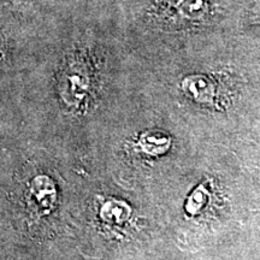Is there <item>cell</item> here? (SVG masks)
<instances>
[{
    "label": "cell",
    "mask_w": 260,
    "mask_h": 260,
    "mask_svg": "<svg viewBox=\"0 0 260 260\" xmlns=\"http://www.w3.org/2000/svg\"><path fill=\"white\" fill-rule=\"evenodd\" d=\"M171 140L168 135L161 133H145L140 136V145L146 153L149 154H161L170 147Z\"/></svg>",
    "instance_id": "cell-2"
},
{
    "label": "cell",
    "mask_w": 260,
    "mask_h": 260,
    "mask_svg": "<svg viewBox=\"0 0 260 260\" xmlns=\"http://www.w3.org/2000/svg\"><path fill=\"white\" fill-rule=\"evenodd\" d=\"M50 193H54V187L53 184H52V182L50 180H47L46 187L44 188V194H50ZM37 194L41 195L42 191H38ZM54 199H56V195H50L48 198L44 197V200H42V197H38V201L41 204L40 206H51L52 201L54 203Z\"/></svg>",
    "instance_id": "cell-4"
},
{
    "label": "cell",
    "mask_w": 260,
    "mask_h": 260,
    "mask_svg": "<svg viewBox=\"0 0 260 260\" xmlns=\"http://www.w3.org/2000/svg\"><path fill=\"white\" fill-rule=\"evenodd\" d=\"M206 194L207 191L205 190L204 184H201L199 188H197L194 193L190 195L189 200L187 201V211H189L190 213H195L198 211H200L201 207L204 206L205 195Z\"/></svg>",
    "instance_id": "cell-3"
},
{
    "label": "cell",
    "mask_w": 260,
    "mask_h": 260,
    "mask_svg": "<svg viewBox=\"0 0 260 260\" xmlns=\"http://www.w3.org/2000/svg\"><path fill=\"white\" fill-rule=\"evenodd\" d=\"M132 213L129 206L122 201L111 199L107 200L100 207V218L105 223H110L112 225H119L128 220Z\"/></svg>",
    "instance_id": "cell-1"
},
{
    "label": "cell",
    "mask_w": 260,
    "mask_h": 260,
    "mask_svg": "<svg viewBox=\"0 0 260 260\" xmlns=\"http://www.w3.org/2000/svg\"><path fill=\"white\" fill-rule=\"evenodd\" d=\"M0 46H2V44H0Z\"/></svg>",
    "instance_id": "cell-5"
}]
</instances>
